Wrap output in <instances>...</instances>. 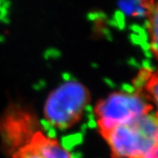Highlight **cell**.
<instances>
[{
  "instance_id": "7",
  "label": "cell",
  "mask_w": 158,
  "mask_h": 158,
  "mask_svg": "<svg viewBox=\"0 0 158 158\" xmlns=\"http://www.w3.org/2000/svg\"><path fill=\"white\" fill-rule=\"evenodd\" d=\"M147 28L149 34V48L158 59V3L148 18Z\"/></svg>"
},
{
  "instance_id": "8",
  "label": "cell",
  "mask_w": 158,
  "mask_h": 158,
  "mask_svg": "<svg viewBox=\"0 0 158 158\" xmlns=\"http://www.w3.org/2000/svg\"><path fill=\"white\" fill-rule=\"evenodd\" d=\"M145 90L150 100L155 103L158 114V72L148 75L147 82L145 85Z\"/></svg>"
},
{
  "instance_id": "3",
  "label": "cell",
  "mask_w": 158,
  "mask_h": 158,
  "mask_svg": "<svg viewBox=\"0 0 158 158\" xmlns=\"http://www.w3.org/2000/svg\"><path fill=\"white\" fill-rule=\"evenodd\" d=\"M153 106L138 93L114 92L102 99L94 108L100 135L119 125L152 112Z\"/></svg>"
},
{
  "instance_id": "6",
  "label": "cell",
  "mask_w": 158,
  "mask_h": 158,
  "mask_svg": "<svg viewBox=\"0 0 158 158\" xmlns=\"http://www.w3.org/2000/svg\"><path fill=\"white\" fill-rule=\"evenodd\" d=\"M154 0H118L119 11L127 16L148 17L156 7Z\"/></svg>"
},
{
  "instance_id": "4",
  "label": "cell",
  "mask_w": 158,
  "mask_h": 158,
  "mask_svg": "<svg viewBox=\"0 0 158 158\" xmlns=\"http://www.w3.org/2000/svg\"><path fill=\"white\" fill-rule=\"evenodd\" d=\"M40 128L30 109L19 105L9 106L0 118V139L7 155L11 156Z\"/></svg>"
},
{
  "instance_id": "9",
  "label": "cell",
  "mask_w": 158,
  "mask_h": 158,
  "mask_svg": "<svg viewBox=\"0 0 158 158\" xmlns=\"http://www.w3.org/2000/svg\"><path fill=\"white\" fill-rule=\"evenodd\" d=\"M143 158H158V149L156 150V151H154V152H152L151 154L148 155V156H146L145 157Z\"/></svg>"
},
{
  "instance_id": "5",
  "label": "cell",
  "mask_w": 158,
  "mask_h": 158,
  "mask_svg": "<svg viewBox=\"0 0 158 158\" xmlns=\"http://www.w3.org/2000/svg\"><path fill=\"white\" fill-rule=\"evenodd\" d=\"M10 158H72V156L57 139L40 127Z\"/></svg>"
},
{
  "instance_id": "10",
  "label": "cell",
  "mask_w": 158,
  "mask_h": 158,
  "mask_svg": "<svg viewBox=\"0 0 158 158\" xmlns=\"http://www.w3.org/2000/svg\"><path fill=\"white\" fill-rule=\"evenodd\" d=\"M157 72H158V69H157Z\"/></svg>"
},
{
  "instance_id": "2",
  "label": "cell",
  "mask_w": 158,
  "mask_h": 158,
  "mask_svg": "<svg viewBox=\"0 0 158 158\" xmlns=\"http://www.w3.org/2000/svg\"><path fill=\"white\" fill-rule=\"evenodd\" d=\"M90 100V91L83 84L66 81L48 95L42 109L43 118L54 128L69 129L80 121Z\"/></svg>"
},
{
  "instance_id": "1",
  "label": "cell",
  "mask_w": 158,
  "mask_h": 158,
  "mask_svg": "<svg viewBox=\"0 0 158 158\" xmlns=\"http://www.w3.org/2000/svg\"><path fill=\"white\" fill-rule=\"evenodd\" d=\"M113 158H143L158 149V114L149 113L101 135Z\"/></svg>"
}]
</instances>
